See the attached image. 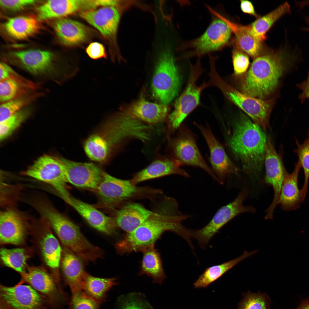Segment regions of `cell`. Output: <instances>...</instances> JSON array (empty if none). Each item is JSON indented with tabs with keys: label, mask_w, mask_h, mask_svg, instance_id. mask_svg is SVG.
<instances>
[{
	"label": "cell",
	"mask_w": 309,
	"mask_h": 309,
	"mask_svg": "<svg viewBox=\"0 0 309 309\" xmlns=\"http://www.w3.org/2000/svg\"><path fill=\"white\" fill-rule=\"evenodd\" d=\"M302 55L298 46L261 54L254 59L245 74L238 77L241 91L265 99L274 92L284 73L302 59Z\"/></svg>",
	"instance_id": "cell-1"
},
{
	"label": "cell",
	"mask_w": 309,
	"mask_h": 309,
	"mask_svg": "<svg viewBox=\"0 0 309 309\" xmlns=\"http://www.w3.org/2000/svg\"><path fill=\"white\" fill-rule=\"evenodd\" d=\"M191 215L183 214L178 205L169 203L163 213L153 212L141 225L125 235L115 244L119 254L141 251L144 248L154 244L165 231L174 233L187 241L190 239L189 229L184 226L182 221Z\"/></svg>",
	"instance_id": "cell-2"
},
{
	"label": "cell",
	"mask_w": 309,
	"mask_h": 309,
	"mask_svg": "<svg viewBox=\"0 0 309 309\" xmlns=\"http://www.w3.org/2000/svg\"><path fill=\"white\" fill-rule=\"evenodd\" d=\"M229 143L245 171L252 179H257L262 168L267 143L265 134L260 126L241 114Z\"/></svg>",
	"instance_id": "cell-3"
},
{
	"label": "cell",
	"mask_w": 309,
	"mask_h": 309,
	"mask_svg": "<svg viewBox=\"0 0 309 309\" xmlns=\"http://www.w3.org/2000/svg\"><path fill=\"white\" fill-rule=\"evenodd\" d=\"M43 216L63 244L82 260L86 262H94L103 256L102 250L91 243L77 225L53 207L46 208Z\"/></svg>",
	"instance_id": "cell-4"
},
{
	"label": "cell",
	"mask_w": 309,
	"mask_h": 309,
	"mask_svg": "<svg viewBox=\"0 0 309 309\" xmlns=\"http://www.w3.org/2000/svg\"><path fill=\"white\" fill-rule=\"evenodd\" d=\"M208 86L217 87L226 98L246 113L255 124L266 130L272 109L273 101L246 94L229 84L220 76L215 67H210Z\"/></svg>",
	"instance_id": "cell-5"
},
{
	"label": "cell",
	"mask_w": 309,
	"mask_h": 309,
	"mask_svg": "<svg viewBox=\"0 0 309 309\" xmlns=\"http://www.w3.org/2000/svg\"><path fill=\"white\" fill-rule=\"evenodd\" d=\"M180 78L172 53L166 50L160 54L152 79V89L154 97L167 105L177 95Z\"/></svg>",
	"instance_id": "cell-6"
},
{
	"label": "cell",
	"mask_w": 309,
	"mask_h": 309,
	"mask_svg": "<svg viewBox=\"0 0 309 309\" xmlns=\"http://www.w3.org/2000/svg\"><path fill=\"white\" fill-rule=\"evenodd\" d=\"M248 194L246 190L243 189L233 201L220 208L205 226L197 229H189L190 236L197 240L201 249H205L216 233L235 216L244 212H255L252 206H244L243 205Z\"/></svg>",
	"instance_id": "cell-7"
},
{
	"label": "cell",
	"mask_w": 309,
	"mask_h": 309,
	"mask_svg": "<svg viewBox=\"0 0 309 309\" xmlns=\"http://www.w3.org/2000/svg\"><path fill=\"white\" fill-rule=\"evenodd\" d=\"M199 59L194 65L190 64V73L186 88L174 105V109L169 116V127L172 130L177 129L187 116L199 105L201 93L208 86L204 83L199 86L196 82L203 72Z\"/></svg>",
	"instance_id": "cell-8"
},
{
	"label": "cell",
	"mask_w": 309,
	"mask_h": 309,
	"mask_svg": "<svg viewBox=\"0 0 309 309\" xmlns=\"http://www.w3.org/2000/svg\"><path fill=\"white\" fill-rule=\"evenodd\" d=\"M23 174L50 185L62 199L69 203L71 196L67 189L68 181L59 158L48 155L41 156Z\"/></svg>",
	"instance_id": "cell-9"
},
{
	"label": "cell",
	"mask_w": 309,
	"mask_h": 309,
	"mask_svg": "<svg viewBox=\"0 0 309 309\" xmlns=\"http://www.w3.org/2000/svg\"><path fill=\"white\" fill-rule=\"evenodd\" d=\"M216 15L204 32L199 37L185 44L184 48L191 49L188 56H201L219 50L228 42L232 32L222 16Z\"/></svg>",
	"instance_id": "cell-10"
},
{
	"label": "cell",
	"mask_w": 309,
	"mask_h": 309,
	"mask_svg": "<svg viewBox=\"0 0 309 309\" xmlns=\"http://www.w3.org/2000/svg\"><path fill=\"white\" fill-rule=\"evenodd\" d=\"M0 309H51L46 299L29 285L1 284Z\"/></svg>",
	"instance_id": "cell-11"
},
{
	"label": "cell",
	"mask_w": 309,
	"mask_h": 309,
	"mask_svg": "<svg viewBox=\"0 0 309 309\" xmlns=\"http://www.w3.org/2000/svg\"><path fill=\"white\" fill-rule=\"evenodd\" d=\"M169 142L174 158L181 165L200 167L218 182V179L213 170L207 165L201 155L195 136L187 128L181 126L177 136L170 139Z\"/></svg>",
	"instance_id": "cell-12"
},
{
	"label": "cell",
	"mask_w": 309,
	"mask_h": 309,
	"mask_svg": "<svg viewBox=\"0 0 309 309\" xmlns=\"http://www.w3.org/2000/svg\"><path fill=\"white\" fill-rule=\"evenodd\" d=\"M68 182L78 187L96 189L101 182L103 172L91 163H82L59 158Z\"/></svg>",
	"instance_id": "cell-13"
},
{
	"label": "cell",
	"mask_w": 309,
	"mask_h": 309,
	"mask_svg": "<svg viewBox=\"0 0 309 309\" xmlns=\"http://www.w3.org/2000/svg\"><path fill=\"white\" fill-rule=\"evenodd\" d=\"M265 160L266 175L265 181L273 187L274 196L272 203L266 210V214L265 218L266 219H272L274 210L278 204L286 171L281 157L276 151L270 138L267 143Z\"/></svg>",
	"instance_id": "cell-14"
},
{
	"label": "cell",
	"mask_w": 309,
	"mask_h": 309,
	"mask_svg": "<svg viewBox=\"0 0 309 309\" xmlns=\"http://www.w3.org/2000/svg\"><path fill=\"white\" fill-rule=\"evenodd\" d=\"M96 189L101 202L109 207L132 197L140 191L130 180L117 178L104 172L102 179Z\"/></svg>",
	"instance_id": "cell-15"
},
{
	"label": "cell",
	"mask_w": 309,
	"mask_h": 309,
	"mask_svg": "<svg viewBox=\"0 0 309 309\" xmlns=\"http://www.w3.org/2000/svg\"><path fill=\"white\" fill-rule=\"evenodd\" d=\"M195 125L201 132L209 147L213 171L218 179V182L223 184L230 174L238 176L240 170L229 158L210 129L208 126L204 127L197 124Z\"/></svg>",
	"instance_id": "cell-16"
},
{
	"label": "cell",
	"mask_w": 309,
	"mask_h": 309,
	"mask_svg": "<svg viewBox=\"0 0 309 309\" xmlns=\"http://www.w3.org/2000/svg\"><path fill=\"white\" fill-rule=\"evenodd\" d=\"M80 15L105 37L116 43L121 16L119 8L112 6L103 7L96 9L83 11Z\"/></svg>",
	"instance_id": "cell-17"
},
{
	"label": "cell",
	"mask_w": 309,
	"mask_h": 309,
	"mask_svg": "<svg viewBox=\"0 0 309 309\" xmlns=\"http://www.w3.org/2000/svg\"><path fill=\"white\" fill-rule=\"evenodd\" d=\"M120 110L142 121L154 124L165 120L169 108L166 105L149 102L141 96L132 103L121 107Z\"/></svg>",
	"instance_id": "cell-18"
},
{
	"label": "cell",
	"mask_w": 309,
	"mask_h": 309,
	"mask_svg": "<svg viewBox=\"0 0 309 309\" xmlns=\"http://www.w3.org/2000/svg\"><path fill=\"white\" fill-rule=\"evenodd\" d=\"M26 228L21 214L12 209L2 211L0 215L1 244L19 245L24 242Z\"/></svg>",
	"instance_id": "cell-19"
},
{
	"label": "cell",
	"mask_w": 309,
	"mask_h": 309,
	"mask_svg": "<svg viewBox=\"0 0 309 309\" xmlns=\"http://www.w3.org/2000/svg\"><path fill=\"white\" fill-rule=\"evenodd\" d=\"M94 228L111 235L118 227L115 219L108 216L92 205L71 196L69 204Z\"/></svg>",
	"instance_id": "cell-20"
},
{
	"label": "cell",
	"mask_w": 309,
	"mask_h": 309,
	"mask_svg": "<svg viewBox=\"0 0 309 309\" xmlns=\"http://www.w3.org/2000/svg\"><path fill=\"white\" fill-rule=\"evenodd\" d=\"M181 163L174 158H166L152 162L146 167L137 172L130 180L135 185L146 180L172 174H178L185 177L189 176L180 167Z\"/></svg>",
	"instance_id": "cell-21"
},
{
	"label": "cell",
	"mask_w": 309,
	"mask_h": 309,
	"mask_svg": "<svg viewBox=\"0 0 309 309\" xmlns=\"http://www.w3.org/2000/svg\"><path fill=\"white\" fill-rule=\"evenodd\" d=\"M301 166L298 161L292 173L286 172L282 186L278 204L285 211L295 210L303 201L300 190L298 186V178Z\"/></svg>",
	"instance_id": "cell-22"
},
{
	"label": "cell",
	"mask_w": 309,
	"mask_h": 309,
	"mask_svg": "<svg viewBox=\"0 0 309 309\" xmlns=\"http://www.w3.org/2000/svg\"><path fill=\"white\" fill-rule=\"evenodd\" d=\"M11 54L24 68L33 73H45L52 68L53 55L49 51L32 49L15 52Z\"/></svg>",
	"instance_id": "cell-23"
},
{
	"label": "cell",
	"mask_w": 309,
	"mask_h": 309,
	"mask_svg": "<svg viewBox=\"0 0 309 309\" xmlns=\"http://www.w3.org/2000/svg\"><path fill=\"white\" fill-rule=\"evenodd\" d=\"M81 260L71 251L66 252L62 260L63 274L72 294L82 291L84 283L88 274L84 270Z\"/></svg>",
	"instance_id": "cell-24"
},
{
	"label": "cell",
	"mask_w": 309,
	"mask_h": 309,
	"mask_svg": "<svg viewBox=\"0 0 309 309\" xmlns=\"http://www.w3.org/2000/svg\"><path fill=\"white\" fill-rule=\"evenodd\" d=\"M58 37L64 45L74 46L84 42L88 37L87 28L80 22L69 19L60 18L54 25Z\"/></svg>",
	"instance_id": "cell-25"
},
{
	"label": "cell",
	"mask_w": 309,
	"mask_h": 309,
	"mask_svg": "<svg viewBox=\"0 0 309 309\" xmlns=\"http://www.w3.org/2000/svg\"><path fill=\"white\" fill-rule=\"evenodd\" d=\"M153 213L140 204L130 203L118 211L115 219L118 227L128 233L141 225Z\"/></svg>",
	"instance_id": "cell-26"
},
{
	"label": "cell",
	"mask_w": 309,
	"mask_h": 309,
	"mask_svg": "<svg viewBox=\"0 0 309 309\" xmlns=\"http://www.w3.org/2000/svg\"><path fill=\"white\" fill-rule=\"evenodd\" d=\"M83 7V0H48L37 8V19L41 21L64 17Z\"/></svg>",
	"instance_id": "cell-27"
},
{
	"label": "cell",
	"mask_w": 309,
	"mask_h": 309,
	"mask_svg": "<svg viewBox=\"0 0 309 309\" xmlns=\"http://www.w3.org/2000/svg\"><path fill=\"white\" fill-rule=\"evenodd\" d=\"M222 17L235 35L237 48L254 59L262 54L261 42L251 33L249 25H239Z\"/></svg>",
	"instance_id": "cell-28"
},
{
	"label": "cell",
	"mask_w": 309,
	"mask_h": 309,
	"mask_svg": "<svg viewBox=\"0 0 309 309\" xmlns=\"http://www.w3.org/2000/svg\"><path fill=\"white\" fill-rule=\"evenodd\" d=\"M141 251L143 257L139 274L146 275L151 277L154 282L161 284L166 277L160 254L154 244L144 248Z\"/></svg>",
	"instance_id": "cell-29"
},
{
	"label": "cell",
	"mask_w": 309,
	"mask_h": 309,
	"mask_svg": "<svg viewBox=\"0 0 309 309\" xmlns=\"http://www.w3.org/2000/svg\"><path fill=\"white\" fill-rule=\"evenodd\" d=\"M291 13L290 6L286 2L268 14L258 18L249 25L251 33L261 42L266 39V34L273 24L282 16Z\"/></svg>",
	"instance_id": "cell-30"
},
{
	"label": "cell",
	"mask_w": 309,
	"mask_h": 309,
	"mask_svg": "<svg viewBox=\"0 0 309 309\" xmlns=\"http://www.w3.org/2000/svg\"><path fill=\"white\" fill-rule=\"evenodd\" d=\"M257 252L256 250L244 251L237 258L206 268L193 284L196 288H206L221 277L238 263Z\"/></svg>",
	"instance_id": "cell-31"
},
{
	"label": "cell",
	"mask_w": 309,
	"mask_h": 309,
	"mask_svg": "<svg viewBox=\"0 0 309 309\" xmlns=\"http://www.w3.org/2000/svg\"><path fill=\"white\" fill-rule=\"evenodd\" d=\"M7 33L19 40L26 39L36 33L39 29L37 20L30 16H20L9 19L4 24Z\"/></svg>",
	"instance_id": "cell-32"
},
{
	"label": "cell",
	"mask_w": 309,
	"mask_h": 309,
	"mask_svg": "<svg viewBox=\"0 0 309 309\" xmlns=\"http://www.w3.org/2000/svg\"><path fill=\"white\" fill-rule=\"evenodd\" d=\"M116 284V279L114 278H100L88 274L83 284L82 291L101 303L105 300L108 291Z\"/></svg>",
	"instance_id": "cell-33"
},
{
	"label": "cell",
	"mask_w": 309,
	"mask_h": 309,
	"mask_svg": "<svg viewBox=\"0 0 309 309\" xmlns=\"http://www.w3.org/2000/svg\"><path fill=\"white\" fill-rule=\"evenodd\" d=\"M42 254L46 264L54 269L59 267L62 249L59 242L53 234L47 232L40 243Z\"/></svg>",
	"instance_id": "cell-34"
},
{
	"label": "cell",
	"mask_w": 309,
	"mask_h": 309,
	"mask_svg": "<svg viewBox=\"0 0 309 309\" xmlns=\"http://www.w3.org/2000/svg\"><path fill=\"white\" fill-rule=\"evenodd\" d=\"M84 147L90 159L99 162L106 161L112 148L106 139L97 134L90 136L85 142Z\"/></svg>",
	"instance_id": "cell-35"
},
{
	"label": "cell",
	"mask_w": 309,
	"mask_h": 309,
	"mask_svg": "<svg viewBox=\"0 0 309 309\" xmlns=\"http://www.w3.org/2000/svg\"><path fill=\"white\" fill-rule=\"evenodd\" d=\"M0 254L1 260L5 265L20 274L25 272L26 262L29 256L25 249L3 248L0 249Z\"/></svg>",
	"instance_id": "cell-36"
},
{
	"label": "cell",
	"mask_w": 309,
	"mask_h": 309,
	"mask_svg": "<svg viewBox=\"0 0 309 309\" xmlns=\"http://www.w3.org/2000/svg\"><path fill=\"white\" fill-rule=\"evenodd\" d=\"M243 298L237 309H269L271 301L266 293L248 291L242 294Z\"/></svg>",
	"instance_id": "cell-37"
},
{
	"label": "cell",
	"mask_w": 309,
	"mask_h": 309,
	"mask_svg": "<svg viewBox=\"0 0 309 309\" xmlns=\"http://www.w3.org/2000/svg\"><path fill=\"white\" fill-rule=\"evenodd\" d=\"M297 149L294 150L298 157V161L303 169L304 175V180L302 189L300 190L301 196L303 201L307 192L309 180V139L305 140L302 144L299 143L296 139Z\"/></svg>",
	"instance_id": "cell-38"
},
{
	"label": "cell",
	"mask_w": 309,
	"mask_h": 309,
	"mask_svg": "<svg viewBox=\"0 0 309 309\" xmlns=\"http://www.w3.org/2000/svg\"><path fill=\"white\" fill-rule=\"evenodd\" d=\"M27 109H22L0 122V139L3 140L10 135L30 114Z\"/></svg>",
	"instance_id": "cell-39"
},
{
	"label": "cell",
	"mask_w": 309,
	"mask_h": 309,
	"mask_svg": "<svg viewBox=\"0 0 309 309\" xmlns=\"http://www.w3.org/2000/svg\"><path fill=\"white\" fill-rule=\"evenodd\" d=\"M23 87L15 81L10 79L0 80L1 102L3 103L17 98V96L24 92Z\"/></svg>",
	"instance_id": "cell-40"
},
{
	"label": "cell",
	"mask_w": 309,
	"mask_h": 309,
	"mask_svg": "<svg viewBox=\"0 0 309 309\" xmlns=\"http://www.w3.org/2000/svg\"><path fill=\"white\" fill-rule=\"evenodd\" d=\"M32 97H18L3 103L0 107V122L22 110L31 101Z\"/></svg>",
	"instance_id": "cell-41"
},
{
	"label": "cell",
	"mask_w": 309,
	"mask_h": 309,
	"mask_svg": "<svg viewBox=\"0 0 309 309\" xmlns=\"http://www.w3.org/2000/svg\"><path fill=\"white\" fill-rule=\"evenodd\" d=\"M71 309H98L101 304L83 291L72 294Z\"/></svg>",
	"instance_id": "cell-42"
},
{
	"label": "cell",
	"mask_w": 309,
	"mask_h": 309,
	"mask_svg": "<svg viewBox=\"0 0 309 309\" xmlns=\"http://www.w3.org/2000/svg\"><path fill=\"white\" fill-rule=\"evenodd\" d=\"M232 59L235 75L239 77L247 71L250 64L249 57L247 54L236 47L232 52Z\"/></svg>",
	"instance_id": "cell-43"
},
{
	"label": "cell",
	"mask_w": 309,
	"mask_h": 309,
	"mask_svg": "<svg viewBox=\"0 0 309 309\" xmlns=\"http://www.w3.org/2000/svg\"><path fill=\"white\" fill-rule=\"evenodd\" d=\"M137 294H130L122 298L119 309H153L148 302Z\"/></svg>",
	"instance_id": "cell-44"
},
{
	"label": "cell",
	"mask_w": 309,
	"mask_h": 309,
	"mask_svg": "<svg viewBox=\"0 0 309 309\" xmlns=\"http://www.w3.org/2000/svg\"><path fill=\"white\" fill-rule=\"evenodd\" d=\"M12 79L25 88L34 89L35 85L16 73L11 67L3 62L0 64V80Z\"/></svg>",
	"instance_id": "cell-45"
},
{
	"label": "cell",
	"mask_w": 309,
	"mask_h": 309,
	"mask_svg": "<svg viewBox=\"0 0 309 309\" xmlns=\"http://www.w3.org/2000/svg\"><path fill=\"white\" fill-rule=\"evenodd\" d=\"M36 1L33 0H1L0 4L1 6L5 9L16 11L32 5Z\"/></svg>",
	"instance_id": "cell-46"
},
{
	"label": "cell",
	"mask_w": 309,
	"mask_h": 309,
	"mask_svg": "<svg viewBox=\"0 0 309 309\" xmlns=\"http://www.w3.org/2000/svg\"><path fill=\"white\" fill-rule=\"evenodd\" d=\"M86 52L89 56L93 59L106 57L105 48L102 44L99 42H95L90 43L86 48Z\"/></svg>",
	"instance_id": "cell-47"
},
{
	"label": "cell",
	"mask_w": 309,
	"mask_h": 309,
	"mask_svg": "<svg viewBox=\"0 0 309 309\" xmlns=\"http://www.w3.org/2000/svg\"><path fill=\"white\" fill-rule=\"evenodd\" d=\"M297 87L301 91L298 98L302 102L306 99H309V71L306 79L297 85Z\"/></svg>",
	"instance_id": "cell-48"
},
{
	"label": "cell",
	"mask_w": 309,
	"mask_h": 309,
	"mask_svg": "<svg viewBox=\"0 0 309 309\" xmlns=\"http://www.w3.org/2000/svg\"><path fill=\"white\" fill-rule=\"evenodd\" d=\"M240 8L244 13L252 15L257 18L260 17L255 12L252 3L248 0H241Z\"/></svg>",
	"instance_id": "cell-49"
},
{
	"label": "cell",
	"mask_w": 309,
	"mask_h": 309,
	"mask_svg": "<svg viewBox=\"0 0 309 309\" xmlns=\"http://www.w3.org/2000/svg\"><path fill=\"white\" fill-rule=\"evenodd\" d=\"M296 309H309V300L303 301Z\"/></svg>",
	"instance_id": "cell-50"
},
{
	"label": "cell",
	"mask_w": 309,
	"mask_h": 309,
	"mask_svg": "<svg viewBox=\"0 0 309 309\" xmlns=\"http://www.w3.org/2000/svg\"><path fill=\"white\" fill-rule=\"evenodd\" d=\"M305 21L308 25L309 27L302 28V29L309 32V16L305 17Z\"/></svg>",
	"instance_id": "cell-51"
},
{
	"label": "cell",
	"mask_w": 309,
	"mask_h": 309,
	"mask_svg": "<svg viewBox=\"0 0 309 309\" xmlns=\"http://www.w3.org/2000/svg\"><path fill=\"white\" fill-rule=\"evenodd\" d=\"M308 139H309V132H308Z\"/></svg>",
	"instance_id": "cell-52"
},
{
	"label": "cell",
	"mask_w": 309,
	"mask_h": 309,
	"mask_svg": "<svg viewBox=\"0 0 309 309\" xmlns=\"http://www.w3.org/2000/svg\"><path fill=\"white\" fill-rule=\"evenodd\" d=\"M68 309H71V308H70V307H69V308H68Z\"/></svg>",
	"instance_id": "cell-53"
}]
</instances>
